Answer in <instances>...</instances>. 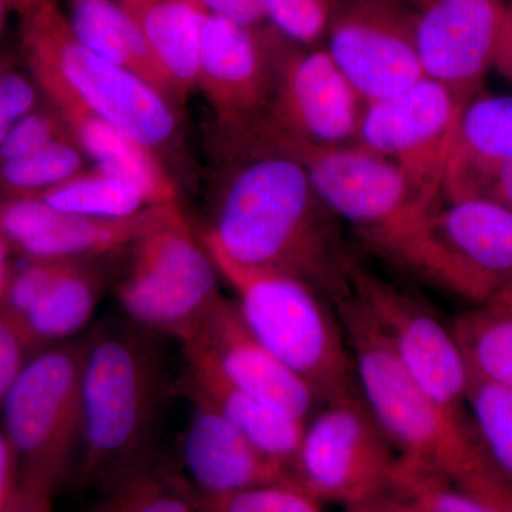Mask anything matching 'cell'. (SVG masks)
Wrapping results in <instances>:
<instances>
[{"label":"cell","mask_w":512,"mask_h":512,"mask_svg":"<svg viewBox=\"0 0 512 512\" xmlns=\"http://www.w3.org/2000/svg\"><path fill=\"white\" fill-rule=\"evenodd\" d=\"M450 158L512 163V96L478 93L468 100Z\"/></svg>","instance_id":"28"},{"label":"cell","mask_w":512,"mask_h":512,"mask_svg":"<svg viewBox=\"0 0 512 512\" xmlns=\"http://www.w3.org/2000/svg\"><path fill=\"white\" fill-rule=\"evenodd\" d=\"M464 104L444 84L424 77L403 92L365 104L355 143L392 161L423 197L441 204Z\"/></svg>","instance_id":"10"},{"label":"cell","mask_w":512,"mask_h":512,"mask_svg":"<svg viewBox=\"0 0 512 512\" xmlns=\"http://www.w3.org/2000/svg\"><path fill=\"white\" fill-rule=\"evenodd\" d=\"M460 487L497 512H512V481L500 471H494Z\"/></svg>","instance_id":"38"},{"label":"cell","mask_w":512,"mask_h":512,"mask_svg":"<svg viewBox=\"0 0 512 512\" xmlns=\"http://www.w3.org/2000/svg\"><path fill=\"white\" fill-rule=\"evenodd\" d=\"M414 25L416 13L400 0L333 5L326 50L363 103L392 97L426 77Z\"/></svg>","instance_id":"13"},{"label":"cell","mask_w":512,"mask_h":512,"mask_svg":"<svg viewBox=\"0 0 512 512\" xmlns=\"http://www.w3.org/2000/svg\"><path fill=\"white\" fill-rule=\"evenodd\" d=\"M40 100L42 93L32 74L22 72L8 53L0 52V144L13 124Z\"/></svg>","instance_id":"36"},{"label":"cell","mask_w":512,"mask_h":512,"mask_svg":"<svg viewBox=\"0 0 512 512\" xmlns=\"http://www.w3.org/2000/svg\"><path fill=\"white\" fill-rule=\"evenodd\" d=\"M281 45L255 28L207 12L202 26L201 87L225 138L244 136L271 104Z\"/></svg>","instance_id":"14"},{"label":"cell","mask_w":512,"mask_h":512,"mask_svg":"<svg viewBox=\"0 0 512 512\" xmlns=\"http://www.w3.org/2000/svg\"><path fill=\"white\" fill-rule=\"evenodd\" d=\"M433 227L441 245L478 286L493 298L512 282V211L487 198L443 201Z\"/></svg>","instance_id":"19"},{"label":"cell","mask_w":512,"mask_h":512,"mask_svg":"<svg viewBox=\"0 0 512 512\" xmlns=\"http://www.w3.org/2000/svg\"><path fill=\"white\" fill-rule=\"evenodd\" d=\"M136 20L181 103L198 87L202 26L207 10L200 0H120Z\"/></svg>","instance_id":"21"},{"label":"cell","mask_w":512,"mask_h":512,"mask_svg":"<svg viewBox=\"0 0 512 512\" xmlns=\"http://www.w3.org/2000/svg\"><path fill=\"white\" fill-rule=\"evenodd\" d=\"M264 141L301 161L320 200L386 261L443 204L427 200L392 161L359 144Z\"/></svg>","instance_id":"7"},{"label":"cell","mask_w":512,"mask_h":512,"mask_svg":"<svg viewBox=\"0 0 512 512\" xmlns=\"http://www.w3.org/2000/svg\"><path fill=\"white\" fill-rule=\"evenodd\" d=\"M19 22L26 66L55 74L90 110L157 156L173 146L178 126L173 104L136 74L84 46L57 0H42Z\"/></svg>","instance_id":"6"},{"label":"cell","mask_w":512,"mask_h":512,"mask_svg":"<svg viewBox=\"0 0 512 512\" xmlns=\"http://www.w3.org/2000/svg\"><path fill=\"white\" fill-rule=\"evenodd\" d=\"M500 291L505 293V295H507L508 298L512 299V293L511 292L505 291V289H500Z\"/></svg>","instance_id":"48"},{"label":"cell","mask_w":512,"mask_h":512,"mask_svg":"<svg viewBox=\"0 0 512 512\" xmlns=\"http://www.w3.org/2000/svg\"><path fill=\"white\" fill-rule=\"evenodd\" d=\"M177 204L151 205L121 218L82 217L60 212L45 234L23 245L19 254L37 259H92L131 247L148 232L173 220Z\"/></svg>","instance_id":"23"},{"label":"cell","mask_w":512,"mask_h":512,"mask_svg":"<svg viewBox=\"0 0 512 512\" xmlns=\"http://www.w3.org/2000/svg\"><path fill=\"white\" fill-rule=\"evenodd\" d=\"M116 295L128 320L183 342L222 298L217 266L181 211L138 239Z\"/></svg>","instance_id":"8"},{"label":"cell","mask_w":512,"mask_h":512,"mask_svg":"<svg viewBox=\"0 0 512 512\" xmlns=\"http://www.w3.org/2000/svg\"><path fill=\"white\" fill-rule=\"evenodd\" d=\"M365 103L326 49L281 45L275 92L264 120L245 136L342 146L355 143Z\"/></svg>","instance_id":"12"},{"label":"cell","mask_w":512,"mask_h":512,"mask_svg":"<svg viewBox=\"0 0 512 512\" xmlns=\"http://www.w3.org/2000/svg\"><path fill=\"white\" fill-rule=\"evenodd\" d=\"M227 146L238 161L202 237L242 264L296 276L332 303L345 296L355 261L301 161L255 138Z\"/></svg>","instance_id":"1"},{"label":"cell","mask_w":512,"mask_h":512,"mask_svg":"<svg viewBox=\"0 0 512 512\" xmlns=\"http://www.w3.org/2000/svg\"><path fill=\"white\" fill-rule=\"evenodd\" d=\"M468 197L487 198L512 211V163L450 158L443 201Z\"/></svg>","instance_id":"33"},{"label":"cell","mask_w":512,"mask_h":512,"mask_svg":"<svg viewBox=\"0 0 512 512\" xmlns=\"http://www.w3.org/2000/svg\"><path fill=\"white\" fill-rule=\"evenodd\" d=\"M382 500L373 501V503L355 505V507H348L345 508V512H383Z\"/></svg>","instance_id":"45"},{"label":"cell","mask_w":512,"mask_h":512,"mask_svg":"<svg viewBox=\"0 0 512 512\" xmlns=\"http://www.w3.org/2000/svg\"><path fill=\"white\" fill-rule=\"evenodd\" d=\"M507 13L505 0H430L416 13L414 25L426 77L466 103L481 93Z\"/></svg>","instance_id":"15"},{"label":"cell","mask_w":512,"mask_h":512,"mask_svg":"<svg viewBox=\"0 0 512 512\" xmlns=\"http://www.w3.org/2000/svg\"><path fill=\"white\" fill-rule=\"evenodd\" d=\"M86 261L89 259H70L55 281L19 319L36 350L72 339L92 319L103 282L99 272Z\"/></svg>","instance_id":"24"},{"label":"cell","mask_w":512,"mask_h":512,"mask_svg":"<svg viewBox=\"0 0 512 512\" xmlns=\"http://www.w3.org/2000/svg\"><path fill=\"white\" fill-rule=\"evenodd\" d=\"M218 274L237 295L239 315L269 352L302 377L323 403L360 393L335 308L301 279L242 264L201 237Z\"/></svg>","instance_id":"4"},{"label":"cell","mask_w":512,"mask_h":512,"mask_svg":"<svg viewBox=\"0 0 512 512\" xmlns=\"http://www.w3.org/2000/svg\"><path fill=\"white\" fill-rule=\"evenodd\" d=\"M508 3H510V5H512V0H510V2H508Z\"/></svg>","instance_id":"49"},{"label":"cell","mask_w":512,"mask_h":512,"mask_svg":"<svg viewBox=\"0 0 512 512\" xmlns=\"http://www.w3.org/2000/svg\"><path fill=\"white\" fill-rule=\"evenodd\" d=\"M74 35L93 53L136 74L171 104L181 103L136 20L113 0H70Z\"/></svg>","instance_id":"22"},{"label":"cell","mask_w":512,"mask_h":512,"mask_svg":"<svg viewBox=\"0 0 512 512\" xmlns=\"http://www.w3.org/2000/svg\"><path fill=\"white\" fill-rule=\"evenodd\" d=\"M42 0H0V36L5 30L6 23L10 16L16 15L18 19L23 13L35 8Z\"/></svg>","instance_id":"43"},{"label":"cell","mask_w":512,"mask_h":512,"mask_svg":"<svg viewBox=\"0 0 512 512\" xmlns=\"http://www.w3.org/2000/svg\"><path fill=\"white\" fill-rule=\"evenodd\" d=\"M89 512H200L190 481L157 456L101 488Z\"/></svg>","instance_id":"26"},{"label":"cell","mask_w":512,"mask_h":512,"mask_svg":"<svg viewBox=\"0 0 512 512\" xmlns=\"http://www.w3.org/2000/svg\"><path fill=\"white\" fill-rule=\"evenodd\" d=\"M400 2L412 3L413 6H416V8L420 10L423 6H426L430 0H400Z\"/></svg>","instance_id":"46"},{"label":"cell","mask_w":512,"mask_h":512,"mask_svg":"<svg viewBox=\"0 0 512 512\" xmlns=\"http://www.w3.org/2000/svg\"><path fill=\"white\" fill-rule=\"evenodd\" d=\"M266 19L286 39L303 46L315 45L326 35L333 0H261Z\"/></svg>","instance_id":"34"},{"label":"cell","mask_w":512,"mask_h":512,"mask_svg":"<svg viewBox=\"0 0 512 512\" xmlns=\"http://www.w3.org/2000/svg\"><path fill=\"white\" fill-rule=\"evenodd\" d=\"M84 340L35 350L0 407L19 484L55 497L74 473L83 437Z\"/></svg>","instance_id":"5"},{"label":"cell","mask_w":512,"mask_h":512,"mask_svg":"<svg viewBox=\"0 0 512 512\" xmlns=\"http://www.w3.org/2000/svg\"><path fill=\"white\" fill-rule=\"evenodd\" d=\"M348 342L360 396L400 456L458 485L498 471L468 417L451 412L404 367L363 306L348 295L332 303Z\"/></svg>","instance_id":"3"},{"label":"cell","mask_w":512,"mask_h":512,"mask_svg":"<svg viewBox=\"0 0 512 512\" xmlns=\"http://www.w3.org/2000/svg\"><path fill=\"white\" fill-rule=\"evenodd\" d=\"M72 137L63 117L42 96L35 109L16 121L0 144V164L35 153L55 141Z\"/></svg>","instance_id":"35"},{"label":"cell","mask_w":512,"mask_h":512,"mask_svg":"<svg viewBox=\"0 0 512 512\" xmlns=\"http://www.w3.org/2000/svg\"><path fill=\"white\" fill-rule=\"evenodd\" d=\"M181 343L207 353L229 382L293 419L306 423L323 404L302 377L252 335L235 302L224 296Z\"/></svg>","instance_id":"16"},{"label":"cell","mask_w":512,"mask_h":512,"mask_svg":"<svg viewBox=\"0 0 512 512\" xmlns=\"http://www.w3.org/2000/svg\"><path fill=\"white\" fill-rule=\"evenodd\" d=\"M390 494L417 512H497L436 468L400 454Z\"/></svg>","instance_id":"30"},{"label":"cell","mask_w":512,"mask_h":512,"mask_svg":"<svg viewBox=\"0 0 512 512\" xmlns=\"http://www.w3.org/2000/svg\"><path fill=\"white\" fill-rule=\"evenodd\" d=\"M18 468L8 441L0 430V508L8 501L18 485Z\"/></svg>","instance_id":"41"},{"label":"cell","mask_w":512,"mask_h":512,"mask_svg":"<svg viewBox=\"0 0 512 512\" xmlns=\"http://www.w3.org/2000/svg\"><path fill=\"white\" fill-rule=\"evenodd\" d=\"M322 504L295 478L235 493H198L200 512H323Z\"/></svg>","instance_id":"32"},{"label":"cell","mask_w":512,"mask_h":512,"mask_svg":"<svg viewBox=\"0 0 512 512\" xmlns=\"http://www.w3.org/2000/svg\"><path fill=\"white\" fill-rule=\"evenodd\" d=\"M187 397L192 412L181 457L198 493H235L295 478L291 468L259 450L214 407Z\"/></svg>","instance_id":"17"},{"label":"cell","mask_w":512,"mask_h":512,"mask_svg":"<svg viewBox=\"0 0 512 512\" xmlns=\"http://www.w3.org/2000/svg\"><path fill=\"white\" fill-rule=\"evenodd\" d=\"M156 336L127 320L83 338L77 487H106L156 456L154 437L170 387Z\"/></svg>","instance_id":"2"},{"label":"cell","mask_w":512,"mask_h":512,"mask_svg":"<svg viewBox=\"0 0 512 512\" xmlns=\"http://www.w3.org/2000/svg\"><path fill=\"white\" fill-rule=\"evenodd\" d=\"M466 406L491 463L512 481V390L470 377Z\"/></svg>","instance_id":"31"},{"label":"cell","mask_w":512,"mask_h":512,"mask_svg":"<svg viewBox=\"0 0 512 512\" xmlns=\"http://www.w3.org/2000/svg\"><path fill=\"white\" fill-rule=\"evenodd\" d=\"M349 282L350 295L363 306L404 367L437 402L468 417L470 376L450 326L420 298L357 262L350 269Z\"/></svg>","instance_id":"11"},{"label":"cell","mask_w":512,"mask_h":512,"mask_svg":"<svg viewBox=\"0 0 512 512\" xmlns=\"http://www.w3.org/2000/svg\"><path fill=\"white\" fill-rule=\"evenodd\" d=\"M40 93L56 107L73 140L99 170L120 175L146 192L150 205L173 204L177 187L167 168L150 148L90 110L55 74L28 67Z\"/></svg>","instance_id":"18"},{"label":"cell","mask_w":512,"mask_h":512,"mask_svg":"<svg viewBox=\"0 0 512 512\" xmlns=\"http://www.w3.org/2000/svg\"><path fill=\"white\" fill-rule=\"evenodd\" d=\"M50 207L82 217H130L151 207L146 192L128 178L96 168L33 195Z\"/></svg>","instance_id":"27"},{"label":"cell","mask_w":512,"mask_h":512,"mask_svg":"<svg viewBox=\"0 0 512 512\" xmlns=\"http://www.w3.org/2000/svg\"><path fill=\"white\" fill-rule=\"evenodd\" d=\"M494 67L512 82V5L508 3L507 20L498 46Z\"/></svg>","instance_id":"42"},{"label":"cell","mask_w":512,"mask_h":512,"mask_svg":"<svg viewBox=\"0 0 512 512\" xmlns=\"http://www.w3.org/2000/svg\"><path fill=\"white\" fill-rule=\"evenodd\" d=\"M399 451L360 393L329 400L306 421L293 476L320 503L382 500L392 490Z\"/></svg>","instance_id":"9"},{"label":"cell","mask_w":512,"mask_h":512,"mask_svg":"<svg viewBox=\"0 0 512 512\" xmlns=\"http://www.w3.org/2000/svg\"><path fill=\"white\" fill-rule=\"evenodd\" d=\"M383 512H417L412 505L396 495L387 494L382 500Z\"/></svg>","instance_id":"44"},{"label":"cell","mask_w":512,"mask_h":512,"mask_svg":"<svg viewBox=\"0 0 512 512\" xmlns=\"http://www.w3.org/2000/svg\"><path fill=\"white\" fill-rule=\"evenodd\" d=\"M0 512H56L53 507V495L26 487L16 485L8 501L0 508Z\"/></svg>","instance_id":"40"},{"label":"cell","mask_w":512,"mask_h":512,"mask_svg":"<svg viewBox=\"0 0 512 512\" xmlns=\"http://www.w3.org/2000/svg\"><path fill=\"white\" fill-rule=\"evenodd\" d=\"M501 289H505V291L512 293V282H511V284L504 285L503 288H501Z\"/></svg>","instance_id":"47"},{"label":"cell","mask_w":512,"mask_h":512,"mask_svg":"<svg viewBox=\"0 0 512 512\" xmlns=\"http://www.w3.org/2000/svg\"><path fill=\"white\" fill-rule=\"evenodd\" d=\"M450 328L468 376L512 390V299L498 291L458 313Z\"/></svg>","instance_id":"25"},{"label":"cell","mask_w":512,"mask_h":512,"mask_svg":"<svg viewBox=\"0 0 512 512\" xmlns=\"http://www.w3.org/2000/svg\"><path fill=\"white\" fill-rule=\"evenodd\" d=\"M187 396L214 407L259 450L291 468L301 446L305 421L293 419L229 382L214 360L194 346L183 345Z\"/></svg>","instance_id":"20"},{"label":"cell","mask_w":512,"mask_h":512,"mask_svg":"<svg viewBox=\"0 0 512 512\" xmlns=\"http://www.w3.org/2000/svg\"><path fill=\"white\" fill-rule=\"evenodd\" d=\"M35 350L19 320L0 305V407Z\"/></svg>","instance_id":"37"},{"label":"cell","mask_w":512,"mask_h":512,"mask_svg":"<svg viewBox=\"0 0 512 512\" xmlns=\"http://www.w3.org/2000/svg\"><path fill=\"white\" fill-rule=\"evenodd\" d=\"M205 10L235 20L241 25L256 28L266 20L261 0H200Z\"/></svg>","instance_id":"39"},{"label":"cell","mask_w":512,"mask_h":512,"mask_svg":"<svg viewBox=\"0 0 512 512\" xmlns=\"http://www.w3.org/2000/svg\"><path fill=\"white\" fill-rule=\"evenodd\" d=\"M82 148L73 137L0 164V197H33L62 184L84 167Z\"/></svg>","instance_id":"29"}]
</instances>
